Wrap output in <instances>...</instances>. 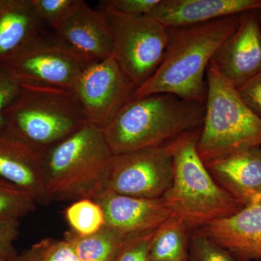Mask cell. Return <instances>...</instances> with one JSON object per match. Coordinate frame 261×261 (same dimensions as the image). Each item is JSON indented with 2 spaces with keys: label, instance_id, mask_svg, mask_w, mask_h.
<instances>
[{
  "label": "cell",
  "instance_id": "17",
  "mask_svg": "<svg viewBox=\"0 0 261 261\" xmlns=\"http://www.w3.org/2000/svg\"><path fill=\"white\" fill-rule=\"evenodd\" d=\"M261 9V0H160L148 15L166 27L197 25Z\"/></svg>",
  "mask_w": 261,
  "mask_h": 261
},
{
  "label": "cell",
  "instance_id": "30",
  "mask_svg": "<svg viewBox=\"0 0 261 261\" xmlns=\"http://www.w3.org/2000/svg\"><path fill=\"white\" fill-rule=\"evenodd\" d=\"M248 108L261 118V72L237 88Z\"/></svg>",
  "mask_w": 261,
  "mask_h": 261
},
{
  "label": "cell",
  "instance_id": "12",
  "mask_svg": "<svg viewBox=\"0 0 261 261\" xmlns=\"http://www.w3.org/2000/svg\"><path fill=\"white\" fill-rule=\"evenodd\" d=\"M42 153L6 128L0 130V182L47 205L51 201L44 187Z\"/></svg>",
  "mask_w": 261,
  "mask_h": 261
},
{
  "label": "cell",
  "instance_id": "14",
  "mask_svg": "<svg viewBox=\"0 0 261 261\" xmlns=\"http://www.w3.org/2000/svg\"><path fill=\"white\" fill-rule=\"evenodd\" d=\"M205 163L218 184L244 206L261 204V146Z\"/></svg>",
  "mask_w": 261,
  "mask_h": 261
},
{
  "label": "cell",
  "instance_id": "28",
  "mask_svg": "<svg viewBox=\"0 0 261 261\" xmlns=\"http://www.w3.org/2000/svg\"><path fill=\"white\" fill-rule=\"evenodd\" d=\"M155 231L127 240L113 261H149V247Z\"/></svg>",
  "mask_w": 261,
  "mask_h": 261
},
{
  "label": "cell",
  "instance_id": "32",
  "mask_svg": "<svg viewBox=\"0 0 261 261\" xmlns=\"http://www.w3.org/2000/svg\"><path fill=\"white\" fill-rule=\"evenodd\" d=\"M257 16H258L259 21H260L261 25V9L257 10Z\"/></svg>",
  "mask_w": 261,
  "mask_h": 261
},
{
  "label": "cell",
  "instance_id": "23",
  "mask_svg": "<svg viewBox=\"0 0 261 261\" xmlns=\"http://www.w3.org/2000/svg\"><path fill=\"white\" fill-rule=\"evenodd\" d=\"M32 3L38 17L53 30L78 13L85 2L82 0H32Z\"/></svg>",
  "mask_w": 261,
  "mask_h": 261
},
{
  "label": "cell",
  "instance_id": "19",
  "mask_svg": "<svg viewBox=\"0 0 261 261\" xmlns=\"http://www.w3.org/2000/svg\"><path fill=\"white\" fill-rule=\"evenodd\" d=\"M181 220L171 216L157 230L149 247V261H181L189 258L190 235Z\"/></svg>",
  "mask_w": 261,
  "mask_h": 261
},
{
  "label": "cell",
  "instance_id": "26",
  "mask_svg": "<svg viewBox=\"0 0 261 261\" xmlns=\"http://www.w3.org/2000/svg\"><path fill=\"white\" fill-rule=\"evenodd\" d=\"M159 3L160 0H107L100 2L99 10L112 14L144 16L150 14Z\"/></svg>",
  "mask_w": 261,
  "mask_h": 261
},
{
  "label": "cell",
  "instance_id": "22",
  "mask_svg": "<svg viewBox=\"0 0 261 261\" xmlns=\"http://www.w3.org/2000/svg\"><path fill=\"white\" fill-rule=\"evenodd\" d=\"M20 255L24 261H81L71 244L65 239H43Z\"/></svg>",
  "mask_w": 261,
  "mask_h": 261
},
{
  "label": "cell",
  "instance_id": "9",
  "mask_svg": "<svg viewBox=\"0 0 261 261\" xmlns=\"http://www.w3.org/2000/svg\"><path fill=\"white\" fill-rule=\"evenodd\" d=\"M173 142L113 155L106 190L140 198H162L173 179Z\"/></svg>",
  "mask_w": 261,
  "mask_h": 261
},
{
  "label": "cell",
  "instance_id": "31",
  "mask_svg": "<svg viewBox=\"0 0 261 261\" xmlns=\"http://www.w3.org/2000/svg\"><path fill=\"white\" fill-rule=\"evenodd\" d=\"M10 261H24L23 260V258H22L21 256H20V255H17L16 257H15V258H13V260H10Z\"/></svg>",
  "mask_w": 261,
  "mask_h": 261
},
{
  "label": "cell",
  "instance_id": "2",
  "mask_svg": "<svg viewBox=\"0 0 261 261\" xmlns=\"http://www.w3.org/2000/svg\"><path fill=\"white\" fill-rule=\"evenodd\" d=\"M205 104L168 93L132 99L103 134L113 155L161 147L200 129Z\"/></svg>",
  "mask_w": 261,
  "mask_h": 261
},
{
  "label": "cell",
  "instance_id": "10",
  "mask_svg": "<svg viewBox=\"0 0 261 261\" xmlns=\"http://www.w3.org/2000/svg\"><path fill=\"white\" fill-rule=\"evenodd\" d=\"M73 92L89 123L106 128L132 99L134 89L111 56L94 62L81 75Z\"/></svg>",
  "mask_w": 261,
  "mask_h": 261
},
{
  "label": "cell",
  "instance_id": "11",
  "mask_svg": "<svg viewBox=\"0 0 261 261\" xmlns=\"http://www.w3.org/2000/svg\"><path fill=\"white\" fill-rule=\"evenodd\" d=\"M235 88L261 72V25L257 10L240 14L238 28L215 53L212 61Z\"/></svg>",
  "mask_w": 261,
  "mask_h": 261
},
{
  "label": "cell",
  "instance_id": "5",
  "mask_svg": "<svg viewBox=\"0 0 261 261\" xmlns=\"http://www.w3.org/2000/svg\"><path fill=\"white\" fill-rule=\"evenodd\" d=\"M5 121L6 129L42 152L88 122L73 90L37 84H21Z\"/></svg>",
  "mask_w": 261,
  "mask_h": 261
},
{
  "label": "cell",
  "instance_id": "27",
  "mask_svg": "<svg viewBox=\"0 0 261 261\" xmlns=\"http://www.w3.org/2000/svg\"><path fill=\"white\" fill-rule=\"evenodd\" d=\"M20 89V82L0 64V130L6 128L5 113L18 97Z\"/></svg>",
  "mask_w": 261,
  "mask_h": 261
},
{
  "label": "cell",
  "instance_id": "13",
  "mask_svg": "<svg viewBox=\"0 0 261 261\" xmlns=\"http://www.w3.org/2000/svg\"><path fill=\"white\" fill-rule=\"evenodd\" d=\"M94 200L104 211L106 226L126 240L156 231L172 216L162 198H140L106 190Z\"/></svg>",
  "mask_w": 261,
  "mask_h": 261
},
{
  "label": "cell",
  "instance_id": "33",
  "mask_svg": "<svg viewBox=\"0 0 261 261\" xmlns=\"http://www.w3.org/2000/svg\"><path fill=\"white\" fill-rule=\"evenodd\" d=\"M0 261H10L6 260V259L3 258V257H0Z\"/></svg>",
  "mask_w": 261,
  "mask_h": 261
},
{
  "label": "cell",
  "instance_id": "34",
  "mask_svg": "<svg viewBox=\"0 0 261 261\" xmlns=\"http://www.w3.org/2000/svg\"><path fill=\"white\" fill-rule=\"evenodd\" d=\"M181 261H192V260H190V259H186V260H181Z\"/></svg>",
  "mask_w": 261,
  "mask_h": 261
},
{
  "label": "cell",
  "instance_id": "25",
  "mask_svg": "<svg viewBox=\"0 0 261 261\" xmlns=\"http://www.w3.org/2000/svg\"><path fill=\"white\" fill-rule=\"evenodd\" d=\"M190 251L192 261H238L199 229L190 233Z\"/></svg>",
  "mask_w": 261,
  "mask_h": 261
},
{
  "label": "cell",
  "instance_id": "21",
  "mask_svg": "<svg viewBox=\"0 0 261 261\" xmlns=\"http://www.w3.org/2000/svg\"><path fill=\"white\" fill-rule=\"evenodd\" d=\"M64 216L69 230L80 236L93 234L106 226L104 211L92 198L73 201L65 209Z\"/></svg>",
  "mask_w": 261,
  "mask_h": 261
},
{
  "label": "cell",
  "instance_id": "6",
  "mask_svg": "<svg viewBox=\"0 0 261 261\" xmlns=\"http://www.w3.org/2000/svg\"><path fill=\"white\" fill-rule=\"evenodd\" d=\"M205 116L197 149L203 162L261 146V118L211 61L206 72Z\"/></svg>",
  "mask_w": 261,
  "mask_h": 261
},
{
  "label": "cell",
  "instance_id": "35",
  "mask_svg": "<svg viewBox=\"0 0 261 261\" xmlns=\"http://www.w3.org/2000/svg\"><path fill=\"white\" fill-rule=\"evenodd\" d=\"M261 261V260H260Z\"/></svg>",
  "mask_w": 261,
  "mask_h": 261
},
{
  "label": "cell",
  "instance_id": "1",
  "mask_svg": "<svg viewBox=\"0 0 261 261\" xmlns=\"http://www.w3.org/2000/svg\"><path fill=\"white\" fill-rule=\"evenodd\" d=\"M240 17L231 15L197 25L168 27L167 47L161 65L134 92L132 99L168 93L205 103L207 67L221 44L238 28Z\"/></svg>",
  "mask_w": 261,
  "mask_h": 261
},
{
  "label": "cell",
  "instance_id": "20",
  "mask_svg": "<svg viewBox=\"0 0 261 261\" xmlns=\"http://www.w3.org/2000/svg\"><path fill=\"white\" fill-rule=\"evenodd\" d=\"M63 239L71 244L81 261H113L128 240L106 225L89 236H80L68 230Z\"/></svg>",
  "mask_w": 261,
  "mask_h": 261
},
{
  "label": "cell",
  "instance_id": "29",
  "mask_svg": "<svg viewBox=\"0 0 261 261\" xmlns=\"http://www.w3.org/2000/svg\"><path fill=\"white\" fill-rule=\"evenodd\" d=\"M20 220L0 219V257L13 260L18 255L15 242L19 235Z\"/></svg>",
  "mask_w": 261,
  "mask_h": 261
},
{
  "label": "cell",
  "instance_id": "8",
  "mask_svg": "<svg viewBox=\"0 0 261 261\" xmlns=\"http://www.w3.org/2000/svg\"><path fill=\"white\" fill-rule=\"evenodd\" d=\"M95 61L76 53L54 36H44L3 64L21 84L73 90L82 73Z\"/></svg>",
  "mask_w": 261,
  "mask_h": 261
},
{
  "label": "cell",
  "instance_id": "24",
  "mask_svg": "<svg viewBox=\"0 0 261 261\" xmlns=\"http://www.w3.org/2000/svg\"><path fill=\"white\" fill-rule=\"evenodd\" d=\"M37 205L27 194L0 182V219L20 220L34 212Z\"/></svg>",
  "mask_w": 261,
  "mask_h": 261
},
{
  "label": "cell",
  "instance_id": "16",
  "mask_svg": "<svg viewBox=\"0 0 261 261\" xmlns=\"http://www.w3.org/2000/svg\"><path fill=\"white\" fill-rule=\"evenodd\" d=\"M59 42L93 61L112 56L113 35L106 15L87 3L65 23L53 29Z\"/></svg>",
  "mask_w": 261,
  "mask_h": 261
},
{
  "label": "cell",
  "instance_id": "18",
  "mask_svg": "<svg viewBox=\"0 0 261 261\" xmlns=\"http://www.w3.org/2000/svg\"><path fill=\"white\" fill-rule=\"evenodd\" d=\"M32 0L0 1V64L46 35Z\"/></svg>",
  "mask_w": 261,
  "mask_h": 261
},
{
  "label": "cell",
  "instance_id": "4",
  "mask_svg": "<svg viewBox=\"0 0 261 261\" xmlns=\"http://www.w3.org/2000/svg\"><path fill=\"white\" fill-rule=\"evenodd\" d=\"M200 129L188 132L173 142V175L162 197L172 216L191 231L237 214L244 206L220 186L197 149Z\"/></svg>",
  "mask_w": 261,
  "mask_h": 261
},
{
  "label": "cell",
  "instance_id": "15",
  "mask_svg": "<svg viewBox=\"0 0 261 261\" xmlns=\"http://www.w3.org/2000/svg\"><path fill=\"white\" fill-rule=\"evenodd\" d=\"M238 261L261 260V204L198 228Z\"/></svg>",
  "mask_w": 261,
  "mask_h": 261
},
{
  "label": "cell",
  "instance_id": "7",
  "mask_svg": "<svg viewBox=\"0 0 261 261\" xmlns=\"http://www.w3.org/2000/svg\"><path fill=\"white\" fill-rule=\"evenodd\" d=\"M104 13L112 32V57L135 92L161 65L167 47L168 28L148 15Z\"/></svg>",
  "mask_w": 261,
  "mask_h": 261
},
{
  "label": "cell",
  "instance_id": "3",
  "mask_svg": "<svg viewBox=\"0 0 261 261\" xmlns=\"http://www.w3.org/2000/svg\"><path fill=\"white\" fill-rule=\"evenodd\" d=\"M113 157L102 128L89 122L46 149L43 176L51 202L100 195L106 190Z\"/></svg>",
  "mask_w": 261,
  "mask_h": 261
}]
</instances>
